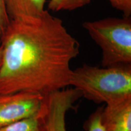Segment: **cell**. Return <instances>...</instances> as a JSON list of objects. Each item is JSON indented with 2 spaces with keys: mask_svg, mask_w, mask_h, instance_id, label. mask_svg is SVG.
<instances>
[{
  "mask_svg": "<svg viewBox=\"0 0 131 131\" xmlns=\"http://www.w3.org/2000/svg\"><path fill=\"white\" fill-rule=\"evenodd\" d=\"M0 43V94L27 92L46 96L69 86L70 63L79 55L80 43L47 10L11 19Z\"/></svg>",
  "mask_w": 131,
  "mask_h": 131,
  "instance_id": "cell-1",
  "label": "cell"
},
{
  "mask_svg": "<svg viewBox=\"0 0 131 131\" xmlns=\"http://www.w3.org/2000/svg\"><path fill=\"white\" fill-rule=\"evenodd\" d=\"M69 86L88 100L108 104L131 96V65L103 68L84 64L72 70Z\"/></svg>",
  "mask_w": 131,
  "mask_h": 131,
  "instance_id": "cell-2",
  "label": "cell"
},
{
  "mask_svg": "<svg viewBox=\"0 0 131 131\" xmlns=\"http://www.w3.org/2000/svg\"><path fill=\"white\" fill-rule=\"evenodd\" d=\"M83 27L102 51L103 67L131 65V18L86 21Z\"/></svg>",
  "mask_w": 131,
  "mask_h": 131,
  "instance_id": "cell-3",
  "label": "cell"
},
{
  "mask_svg": "<svg viewBox=\"0 0 131 131\" xmlns=\"http://www.w3.org/2000/svg\"><path fill=\"white\" fill-rule=\"evenodd\" d=\"M45 99L42 95L27 92L0 94V128L37 115Z\"/></svg>",
  "mask_w": 131,
  "mask_h": 131,
  "instance_id": "cell-4",
  "label": "cell"
},
{
  "mask_svg": "<svg viewBox=\"0 0 131 131\" xmlns=\"http://www.w3.org/2000/svg\"><path fill=\"white\" fill-rule=\"evenodd\" d=\"M81 97V93L73 88H66L46 96L41 111L45 131H67L66 116Z\"/></svg>",
  "mask_w": 131,
  "mask_h": 131,
  "instance_id": "cell-5",
  "label": "cell"
},
{
  "mask_svg": "<svg viewBox=\"0 0 131 131\" xmlns=\"http://www.w3.org/2000/svg\"><path fill=\"white\" fill-rule=\"evenodd\" d=\"M101 122L105 131H131V96L103 106Z\"/></svg>",
  "mask_w": 131,
  "mask_h": 131,
  "instance_id": "cell-6",
  "label": "cell"
},
{
  "mask_svg": "<svg viewBox=\"0 0 131 131\" xmlns=\"http://www.w3.org/2000/svg\"><path fill=\"white\" fill-rule=\"evenodd\" d=\"M46 0H5L6 10L10 19L41 15Z\"/></svg>",
  "mask_w": 131,
  "mask_h": 131,
  "instance_id": "cell-7",
  "label": "cell"
},
{
  "mask_svg": "<svg viewBox=\"0 0 131 131\" xmlns=\"http://www.w3.org/2000/svg\"><path fill=\"white\" fill-rule=\"evenodd\" d=\"M41 111L37 115L21 119L0 128V131H45Z\"/></svg>",
  "mask_w": 131,
  "mask_h": 131,
  "instance_id": "cell-8",
  "label": "cell"
},
{
  "mask_svg": "<svg viewBox=\"0 0 131 131\" xmlns=\"http://www.w3.org/2000/svg\"><path fill=\"white\" fill-rule=\"evenodd\" d=\"M91 0H50L48 9L52 12L72 11L86 6Z\"/></svg>",
  "mask_w": 131,
  "mask_h": 131,
  "instance_id": "cell-9",
  "label": "cell"
},
{
  "mask_svg": "<svg viewBox=\"0 0 131 131\" xmlns=\"http://www.w3.org/2000/svg\"><path fill=\"white\" fill-rule=\"evenodd\" d=\"M103 106L92 113L85 124V127L88 131H105L101 122V114Z\"/></svg>",
  "mask_w": 131,
  "mask_h": 131,
  "instance_id": "cell-10",
  "label": "cell"
},
{
  "mask_svg": "<svg viewBox=\"0 0 131 131\" xmlns=\"http://www.w3.org/2000/svg\"><path fill=\"white\" fill-rule=\"evenodd\" d=\"M111 6L123 14V16L131 15V0H108Z\"/></svg>",
  "mask_w": 131,
  "mask_h": 131,
  "instance_id": "cell-11",
  "label": "cell"
},
{
  "mask_svg": "<svg viewBox=\"0 0 131 131\" xmlns=\"http://www.w3.org/2000/svg\"><path fill=\"white\" fill-rule=\"evenodd\" d=\"M10 20V19L6 10L5 0H0V39L6 32Z\"/></svg>",
  "mask_w": 131,
  "mask_h": 131,
  "instance_id": "cell-12",
  "label": "cell"
},
{
  "mask_svg": "<svg viewBox=\"0 0 131 131\" xmlns=\"http://www.w3.org/2000/svg\"><path fill=\"white\" fill-rule=\"evenodd\" d=\"M2 60H3V50L2 47L0 46V68H1V64H2Z\"/></svg>",
  "mask_w": 131,
  "mask_h": 131,
  "instance_id": "cell-13",
  "label": "cell"
}]
</instances>
